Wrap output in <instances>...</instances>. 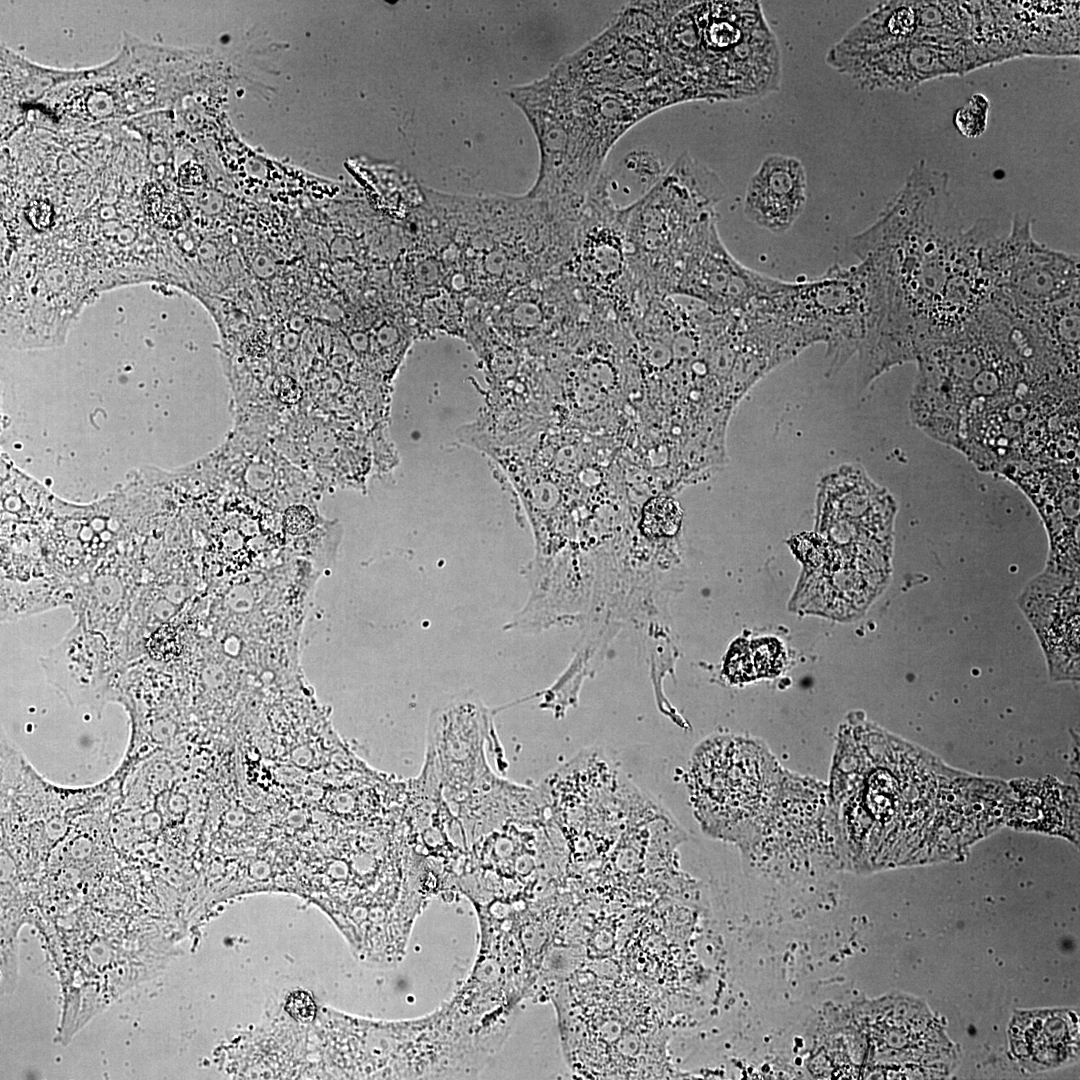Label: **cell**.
Instances as JSON below:
<instances>
[{
	"instance_id": "8992f818",
	"label": "cell",
	"mask_w": 1080,
	"mask_h": 1080,
	"mask_svg": "<svg viewBox=\"0 0 1080 1080\" xmlns=\"http://www.w3.org/2000/svg\"><path fill=\"white\" fill-rule=\"evenodd\" d=\"M826 62L860 88L905 92L928 80L962 75L977 67L974 49L965 39H916L869 50H851L836 43Z\"/></svg>"
},
{
	"instance_id": "5b68a950",
	"label": "cell",
	"mask_w": 1080,
	"mask_h": 1080,
	"mask_svg": "<svg viewBox=\"0 0 1080 1080\" xmlns=\"http://www.w3.org/2000/svg\"><path fill=\"white\" fill-rule=\"evenodd\" d=\"M1079 261L1035 241L1031 220L1016 214L1010 233H997L987 247V266L996 294L1016 312L1037 313L1079 297Z\"/></svg>"
},
{
	"instance_id": "52a82bcc",
	"label": "cell",
	"mask_w": 1080,
	"mask_h": 1080,
	"mask_svg": "<svg viewBox=\"0 0 1080 1080\" xmlns=\"http://www.w3.org/2000/svg\"><path fill=\"white\" fill-rule=\"evenodd\" d=\"M104 639L78 622L41 658L48 681L76 706L100 709L108 701L109 661Z\"/></svg>"
},
{
	"instance_id": "277c9868",
	"label": "cell",
	"mask_w": 1080,
	"mask_h": 1080,
	"mask_svg": "<svg viewBox=\"0 0 1080 1080\" xmlns=\"http://www.w3.org/2000/svg\"><path fill=\"white\" fill-rule=\"evenodd\" d=\"M770 312L813 342H827L831 364L838 368L858 351L865 335V286L856 266L834 267L807 283L779 282L770 298Z\"/></svg>"
},
{
	"instance_id": "2e32d148",
	"label": "cell",
	"mask_w": 1080,
	"mask_h": 1080,
	"mask_svg": "<svg viewBox=\"0 0 1080 1080\" xmlns=\"http://www.w3.org/2000/svg\"><path fill=\"white\" fill-rule=\"evenodd\" d=\"M27 215L34 227L45 229L50 226L52 221V206L47 201L36 200L30 204Z\"/></svg>"
},
{
	"instance_id": "7a4b0ae2",
	"label": "cell",
	"mask_w": 1080,
	"mask_h": 1080,
	"mask_svg": "<svg viewBox=\"0 0 1080 1080\" xmlns=\"http://www.w3.org/2000/svg\"><path fill=\"white\" fill-rule=\"evenodd\" d=\"M906 747L869 726L841 731L830 796L839 840L855 866L902 861L913 810Z\"/></svg>"
},
{
	"instance_id": "ba28073f",
	"label": "cell",
	"mask_w": 1080,
	"mask_h": 1080,
	"mask_svg": "<svg viewBox=\"0 0 1080 1080\" xmlns=\"http://www.w3.org/2000/svg\"><path fill=\"white\" fill-rule=\"evenodd\" d=\"M807 175L792 156H767L750 177L744 197L746 218L774 234L788 231L805 209Z\"/></svg>"
},
{
	"instance_id": "9a60e30c",
	"label": "cell",
	"mask_w": 1080,
	"mask_h": 1080,
	"mask_svg": "<svg viewBox=\"0 0 1080 1080\" xmlns=\"http://www.w3.org/2000/svg\"><path fill=\"white\" fill-rule=\"evenodd\" d=\"M286 1010L297 1020L310 1021L315 1015V1005L312 998L303 991L292 993L286 1003Z\"/></svg>"
},
{
	"instance_id": "8fae6325",
	"label": "cell",
	"mask_w": 1080,
	"mask_h": 1080,
	"mask_svg": "<svg viewBox=\"0 0 1080 1080\" xmlns=\"http://www.w3.org/2000/svg\"><path fill=\"white\" fill-rule=\"evenodd\" d=\"M681 519L682 513L675 500L656 497L643 508L641 529L650 538L670 537L678 531Z\"/></svg>"
},
{
	"instance_id": "4fadbf2b",
	"label": "cell",
	"mask_w": 1080,
	"mask_h": 1080,
	"mask_svg": "<svg viewBox=\"0 0 1080 1080\" xmlns=\"http://www.w3.org/2000/svg\"><path fill=\"white\" fill-rule=\"evenodd\" d=\"M147 214L158 224L173 227L178 221V206L173 197L159 184L149 183L143 192Z\"/></svg>"
},
{
	"instance_id": "30bf717a",
	"label": "cell",
	"mask_w": 1080,
	"mask_h": 1080,
	"mask_svg": "<svg viewBox=\"0 0 1080 1080\" xmlns=\"http://www.w3.org/2000/svg\"><path fill=\"white\" fill-rule=\"evenodd\" d=\"M784 650L777 639H739L729 649L724 671L732 682L751 681L779 673L784 663Z\"/></svg>"
},
{
	"instance_id": "3957f363",
	"label": "cell",
	"mask_w": 1080,
	"mask_h": 1080,
	"mask_svg": "<svg viewBox=\"0 0 1080 1080\" xmlns=\"http://www.w3.org/2000/svg\"><path fill=\"white\" fill-rule=\"evenodd\" d=\"M776 774L771 756L754 741L717 737L703 743L689 776L697 817L713 835L739 839L765 806Z\"/></svg>"
},
{
	"instance_id": "9c48e42d",
	"label": "cell",
	"mask_w": 1080,
	"mask_h": 1080,
	"mask_svg": "<svg viewBox=\"0 0 1080 1080\" xmlns=\"http://www.w3.org/2000/svg\"><path fill=\"white\" fill-rule=\"evenodd\" d=\"M919 37L917 2L889 1L851 27L837 44L851 50H869Z\"/></svg>"
},
{
	"instance_id": "5bb4252c",
	"label": "cell",
	"mask_w": 1080,
	"mask_h": 1080,
	"mask_svg": "<svg viewBox=\"0 0 1080 1080\" xmlns=\"http://www.w3.org/2000/svg\"><path fill=\"white\" fill-rule=\"evenodd\" d=\"M314 525V517L311 512L302 505L289 507L284 514V526L293 535L308 532Z\"/></svg>"
},
{
	"instance_id": "6da1fadb",
	"label": "cell",
	"mask_w": 1080,
	"mask_h": 1080,
	"mask_svg": "<svg viewBox=\"0 0 1080 1080\" xmlns=\"http://www.w3.org/2000/svg\"><path fill=\"white\" fill-rule=\"evenodd\" d=\"M987 233L983 219L965 229L946 172L915 163L878 219L850 241L866 292L864 363L885 372L916 361L988 302Z\"/></svg>"
},
{
	"instance_id": "7c38bea8",
	"label": "cell",
	"mask_w": 1080,
	"mask_h": 1080,
	"mask_svg": "<svg viewBox=\"0 0 1080 1080\" xmlns=\"http://www.w3.org/2000/svg\"><path fill=\"white\" fill-rule=\"evenodd\" d=\"M989 106V100L984 95L976 93L971 96L954 114L953 122L958 132L967 138L982 135L987 127Z\"/></svg>"
}]
</instances>
